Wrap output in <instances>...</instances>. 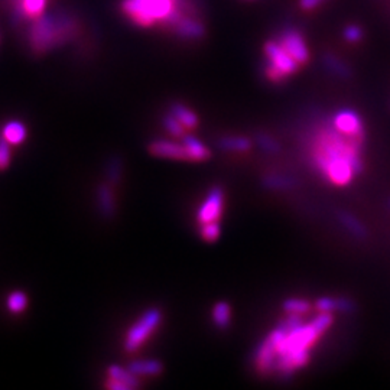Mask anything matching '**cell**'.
I'll list each match as a JSON object with an SVG mask.
<instances>
[{
  "label": "cell",
  "instance_id": "6da1fadb",
  "mask_svg": "<svg viewBox=\"0 0 390 390\" xmlns=\"http://www.w3.org/2000/svg\"><path fill=\"white\" fill-rule=\"evenodd\" d=\"M301 145L308 165L328 184L345 187L363 172L364 140L340 132L331 119L312 124L303 133Z\"/></svg>",
  "mask_w": 390,
  "mask_h": 390
},
{
  "label": "cell",
  "instance_id": "7a4b0ae2",
  "mask_svg": "<svg viewBox=\"0 0 390 390\" xmlns=\"http://www.w3.org/2000/svg\"><path fill=\"white\" fill-rule=\"evenodd\" d=\"M333 321V314L319 312L308 324L302 322L294 330H285L277 324L268 334L276 350L273 373L279 379H291L296 370L305 367L310 361L311 347L331 327Z\"/></svg>",
  "mask_w": 390,
  "mask_h": 390
},
{
  "label": "cell",
  "instance_id": "3957f363",
  "mask_svg": "<svg viewBox=\"0 0 390 390\" xmlns=\"http://www.w3.org/2000/svg\"><path fill=\"white\" fill-rule=\"evenodd\" d=\"M185 0H123V13L142 28L162 24L171 27L180 15L188 13Z\"/></svg>",
  "mask_w": 390,
  "mask_h": 390
},
{
  "label": "cell",
  "instance_id": "277c9868",
  "mask_svg": "<svg viewBox=\"0 0 390 390\" xmlns=\"http://www.w3.org/2000/svg\"><path fill=\"white\" fill-rule=\"evenodd\" d=\"M75 32V20L68 16L41 15L34 19L29 31V43L34 52L43 54L62 45Z\"/></svg>",
  "mask_w": 390,
  "mask_h": 390
},
{
  "label": "cell",
  "instance_id": "5b68a950",
  "mask_svg": "<svg viewBox=\"0 0 390 390\" xmlns=\"http://www.w3.org/2000/svg\"><path fill=\"white\" fill-rule=\"evenodd\" d=\"M265 51V75L272 82H282L294 75L301 65L289 55V52L280 45L279 41H268L263 47Z\"/></svg>",
  "mask_w": 390,
  "mask_h": 390
},
{
  "label": "cell",
  "instance_id": "8992f818",
  "mask_svg": "<svg viewBox=\"0 0 390 390\" xmlns=\"http://www.w3.org/2000/svg\"><path fill=\"white\" fill-rule=\"evenodd\" d=\"M162 321V311L157 307L149 308L145 311L139 319L129 328L124 338V352L135 353L143 345V342L154 334V331L159 327Z\"/></svg>",
  "mask_w": 390,
  "mask_h": 390
},
{
  "label": "cell",
  "instance_id": "52a82bcc",
  "mask_svg": "<svg viewBox=\"0 0 390 390\" xmlns=\"http://www.w3.org/2000/svg\"><path fill=\"white\" fill-rule=\"evenodd\" d=\"M224 211V191L222 187H212L207 194L205 200L197 212V220L200 224L219 222Z\"/></svg>",
  "mask_w": 390,
  "mask_h": 390
},
{
  "label": "cell",
  "instance_id": "ba28073f",
  "mask_svg": "<svg viewBox=\"0 0 390 390\" xmlns=\"http://www.w3.org/2000/svg\"><path fill=\"white\" fill-rule=\"evenodd\" d=\"M277 41L299 65H303L310 61V50L305 42V38L302 36V34L298 29L294 28L284 29V32L279 35Z\"/></svg>",
  "mask_w": 390,
  "mask_h": 390
},
{
  "label": "cell",
  "instance_id": "9c48e42d",
  "mask_svg": "<svg viewBox=\"0 0 390 390\" xmlns=\"http://www.w3.org/2000/svg\"><path fill=\"white\" fill-rule=\"evenodd\" d=\"M331 120L340 132L364 140L366 138L364 124L360 115L356 110H352V108H342V110H338L331 117Z\"/></svg>",
  "mask_w": 390,
  "mask_h": 390
},
{
  "label": "cell",
  "instance_id": "30bf717a",
  "mask_svg": "<svg viewBox=\"0 0 390 390\" xmlns=\"http://www.w3.org/2000/svg\"><path fill=\"white\" fill-rule=\"evenodd\" d=\"M171 29L181 39L185 41L201 39L205 34V27L203 25V22L192 16L191 13H182L175 22H173Z\"/></svg>",
  "mask_w": 390,
  "mask_h": 390
},
{
  "label": "cell",
  "instance_id": "8fae6325",
  "mask_svg": "<svg viewBox=\"0 0 390 390\" xmlns=\"http://www.w3.org/2000/svg\"><path fill=\"white\" fill-rule=\"evenodd\" d=\"M150 155L157 158H166L173 161H189L187 150L182 143H177L168 139H155L147 145Z\"/></svg>",
  "mask_w": 390,
  "mask_h": 390
},
{
  "label": "cell",
  "instance_id": "7c38bea8",
  "mask_svg": "<svg viewBox=\"0 0 390 390\" xmlns=\"http://www.w3.org/2000/svg\"><path fill=\"white\" fill-rule=\"evenodd\" d=\"M96 201H97V210L103 219L112 220L117 212V204L115 198L113 185L110 182L106 181L99 184L96 191Z\"/></svg>",
  "mask_w": 390,
  "mask_h": 390
},
{
  "label": "cell",
  "instance_id": "4fadbf2b",
  "mask_svg": "<svg viewBox=\"0 0 390 390\" xmlns=\"http://www.w3.org/2000/svg\"><path fill=\"white\" fill-rule=\"evenodd\" d=\"M315 308L318 312H342L352 314L356 310V303L353 299L345 296H322L317 299Z\"/></svg>",
  "mask_w": 390,
  "mask_h": 390
},
{
  "label": "cell",
  "instance_id": "5bb4252c",
  "mask_svg": "<svg viewBox=\"0 0 390 390\" xmlns=\"http://www.w3.org/2000/svg\"><path fill=\"white\" fill-rule=\"evenodd\" d=\"M182 145L187 150V155H188V159L189 161H194V162H204V161H208L211 158V150L210 147L203 143L197 136H194L191 133H185L182 138Z\"/></svg>",
  "mask_w": 390,
  "mask_h": 390
},
{
  "label": "cell",
  "instance_id": "9a60e30c",
  "mask_svg": "<svg viewBox=\"0 0 390 390\" xmlns=\"http://www.w3.org/2000/svg\"><path fill=\"white\" fill-rule=\"evenodd\" d=\"M260 182H262L263 188L269 191H291L296 187V180L294 177L277 172L265 173Z\"/></svg>",
  "mask_w": 390,
  "mask_h": 390
},
{
  "label": "cell",
  "instance_id": "2e32d148",
  "mask_svg": "<svg viewBox=\"0 0 390 390\" xmlns=\"http://www.w3.org/2000/svg\"><path fill=\"white\" fill-rule=\"evenodd\" d=\"M217 147L224 152H233V154H243L252 149V140L242 135H227L217 139Z\"/></svg>",
  "mask_w": 390,
  "mask_h": 390
},
{
  "label": "cell",
  "instance_id": "e0dca14e",
  "mask_svg": "<svg viewBox=\"0 0 390 390\" xmlns=\"http://www.w3.org/2000/svg\"><path fill=\"white\" fill-rule=\"evenodd\" d=\"M169 113L172 116H175L187 130H192V129H195V127L200 124L198 115L195 113L192 108H189L188 106H185V104H182L180 101L171 103Z\"/></svg>",
  "mask_w": 390,
  "mask_h": 390
},
{
  "label": "cell",
  "instance_id": "ac0fdd59",
  "mask_svg": "<svg viewBox=\"0 0 390 390\" xmlns=\"http://www.w3.org/2000/svg\"><path fill=\"white\" fill-rule=\"evenodd\" d=\"M127 368L133 372L136 376H159L164 372V363L155 359H145V360H133L129 363Z\"/></svg>",
  "mask_w": 390,
  "mask_h": 390
},
{
  "label": "cell",
  "instance_id": "d6986e66",
  "mask_svg": "<svg viewBox=\"0 0 390 390\" xmlns=\"http://www.w3.org/2000/svg\"><path fill=\"white\" fill-rule=\"evenodd\" d=\"M337 219L340 224L345 229L347 233H350L353 237L359 238V240H364L367 237V229L366 226L357 219V217L349 211H338Z\"/></svg>",
  "mask_w": 390,
  "mask_h": 390
},
{
  "label": "cell",
  "instance_id": "ffe728a7",
  "mask_svg": "<svg viewBox=\"0 0 390 390\" xmlns=\"http://www.w3.org/2000/svg\"><path fill=\"white\" fill-rule=\"evenodd\" d=\"M107 379L120 382L124 386H127L130 390L140 387L139 376H136L133 372H130L129 368H123V367L116 366V364L108 366V368H107Z\"/></svg>",
  "mask_w": 390,
  "mask_h": 390
},
{
  "label": "cell",
  "instance_id": "44dd1931",
  "mask_svg": "<svg viewBox=\"0 0 390 390\" xmlns=\"http://www.w3.org/2000/svg\"><path fill=\"white\" fill-rule=\"evenodd\" d=\"M45 6L47 0H17L15 10L17 13V17L36 19L41 15H43Z\"/></svg>",
  "mask_w": 390,
  "mask_h": 390
},
{
  "label": "cell",
  "instance_id": "7402d4cb",
  "mask_svg": "<svg viewBox=\"0 0 390 390\" xmlns=\"http://www.w3.org/2000/svg\"><path fill=\"white\" fill-rule=\"evenodd\" d=\"M322 64L324 67L327 68L331 74L340 77V78H350L353 75V71L350 68V65L344 62L341 58L335 57L334 54H325L322 57Z\"/></svg>",
  "mask_w": 390,
  "mask_h": 390
},
{
  "label": "cell",
  "instance_id": "603a6c76",
  "mask_svg": "<svg viewBox=\"0 0 390 390\" xmlns=\"http://www.w3.org/2000/svg\"><path fill=\"white\" fill-rule=\"evenodd\" d=\"M212 322L219 330H227L231 322V307L226 301H219L212 307Z\"/></svg>",
  "mask_w": 390,
  "mask_h": 390
},
{
  "label": "cell",
  "instance_id": "cb8c5ba5",
  "mask_svg": "<svg viewBox=\"0 0 390 390\" xmlns=\"http://www.w3.org/2000/svg\"><path fill=\"white\" fill-rule=\"evenodd\" d=\"M123 177V159L119 155L110 157L106 165V181L117 185Z\"/></svg>",
  "mask_w": 390,
  "mask_h": 390
},
{
  "label": "cell",
  "instance_id": "d4e9b609",
  "mask_svg": "<svg viewBox=\"0 0 390 390\" xmlns=\"http://www.w3.org/2000/svg\"><path fill=\"white\" fill-rule=\"evenodd\" d=\"M3 138L12 145H19L27 138V129L20 122H10L3 129Z\"/></svg>",
  "mask_w": 390,
  "mask_h": 390
},
{
  "label": "cell",
  "instance_id": "484cf974",
  "mask_svg": "<svg viewBox=\"0 0 390 390\" xmlns=\"http://www.w3.org/2000/svg\"><path fill=\"white\" fill-rule=\"evenodd\" d=\"M254 142L268 155H277L280 152V143L266 132H257L254 136Z\"/></svg>",
  "mask_w": 390,
  "mask_h": 390
},
{
  "label": "cell",
  "instance_id": "4316f807",
  "mask_svg": "<svg viewBox=\"0 0 390 390\" xmlns=\"http://www.w3.org/2000/svg\"><path fill=\"white\" fill-rule=\"evenodd\" d=\"M282 310L287 314H298L303 315L311 311V303L302 298H288L282 302Z\"/></svg>",
  "mask_w": 390,
  "mask_h": 390
},
{
  "label": "cell",
  "instance_id": "83f0119b",
  "mask_svg": "<svg viewBox=\"0 0 390 390\" xmlns=\"http://www.w3.org/2000/svg\"><path fill=\"white\" fill-rule=\"evenodd\" d=\"M162 124L166 132L173 138H182L187 133L185 132L187 129L181 124V122L175 116H172L171 113H168L162 117Z\"/></svg>",
  "mask_w": 390,
  "mask_h": 390
},
{
  "label": "cell",
  "instance_id": "f1b7e54d",
  "mask_svg": "<svg viewBox=\"0 0 390 390\" xmlns=\"http://www.w3.org/2000/svg\"><path fill=\"white\" fill-rule=\"evenodd\" d=\"M220 234H222V226H220L219 222L200 224V236H201L204 242L214 243V242L219 240Z\"/></svg>",
  "mask_w": 390,
  "mask_h": 390
},
{
  "label": "cell",
  "instance_id": "f546056e",
  "mask_svg": "<svg viewBox=\"0 0 390 390\" xmlns=\"http://www.w3.org/2000/svg\"><path fill=\"white\" fill-rule=\"evenodd\" d=\"M28 305V298L25 294L22 292H13L8 298V308L13 314H19L24 311Z\"/></svg>",
  "mask_w": 390,
  "mask_h": 390
},
{
  "label": "cell",
  "instance_id": "4dcf8cb0",
  "mask_svg": "<svg viewBox=\"0 0 390 390\" xmlns=\"http://www.w3.org/2000/svg\"><path fill=\"white\" fill-rule=\"evenodd\" d=\"M344 39L350 43H357L363 39V29L357 25H349L342 31Z\"/></svg>",
  "mask_w": 390,
  "mask_h": 390
},
{
  "label": "cell",
  "instance_id": "1f68e13d",
  "mask_svg": "<svg viewBox=\"0 0 390 390\" xmlns=\"http://www.w3.org/2000/svg\"><path fill=\"white\" fill-rule=\"evenodd\" d=\"M9 142L3 138L0 139V169H5L9 165L10 161V150H9Z\"/></svg>",
  "mask_w": 390,
  "mask_h": 390
},
{
  "label": "cell",
  "instance_id": "d6a6232c",
  "mask_svg": "<svg viewBox=\"0 0 390 390\" xmlns=\"http://www.w3.org/2000/svg\"><path fill=\"white\" fill-rule=\"evenodd\" d=\"M322 2H324V0H299V6L303 10H312L318 6H321Z\"/></svg>",
  "mask_w": 390,
  "mask_h": 390
},
{
  "label": "cell",
  "instance_id": "836d02e7",
  "mask_svg": "<svg viewBox=\"0 0 390 390\" xmlns=\"http://www.w3.org/2000/svg\"><path fill=\"white\" fill-rule=\"evenodd\" d=\"M106 387L107 389H110V390H130L127 386H124L123 383L120 382H116V380H112V379H108V382L106 383Z\"/></svg>",
  "mask_w": 390,
  "mask_h": 390
},
{
  "label": "cell",
  "instance_id": "e575fe53",
  "mask_svg": "<svg viewBox=\"0 0 390 390\" xmlns=\"http://www.w3.org/2000/svg\"><path fill=\"white\" fill-rule=\"evenodd\" d=\"M389 208H390V198H389Z\"/></svg>",
  "mask_w": 390,
  "mask_h": 390
}]
</instances>
